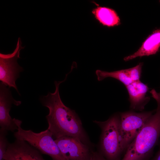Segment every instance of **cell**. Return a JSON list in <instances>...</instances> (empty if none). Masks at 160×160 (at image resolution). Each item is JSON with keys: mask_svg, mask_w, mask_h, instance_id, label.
I'll list each match as a JSON object with an SVG mask.
<instances>
[{"mask_svg": "<svg viewBox=\"0 0 160 160\" xmlns=\"http://www.w3.org/2000/svg\"><path fill=\"white\" fill-rule=\"evenodd\" d=\"M3 83L0 84V129L8 132H14L18 127L15 118L12 119L9 112L13 104L16 106L20 105L21 101H17L12 97L9 88Z\"/></svg>", "mask_w": 160, "mask_h": 160, "instance_id": "ba28073f", "label": "cell"}, {"mask_svg": "<svg viewBox=\"0 0 160 160\" xmlns=\"http://www.w3.org/2000/svg\"><path fill=\"white\" fill-rule=\"evenodd\" d=\"M126 87L129 95L130 110L143 111L150 100L147 95L149 89L147 85L139 81L133 82Z\"/></svg>", "mask_w": 160, "mask_h": 160, "instance_id": "30bf717a", "label": "cell"}, {"mask_svg": "<svg viewBox=\"0 0 160 160\" xmlns=\"http://www.w3.org/2000/svg\"><path fill=\"white\" fill-rule=\"evenodd\" d=\"M92 13L96 19L104 25L111 27L118 25L120 23L119 16L112 9L98 7L94 9Z\"/></svg>", "mask_w": 160, "mask_h": 160, "instance_id": "7c38bea8", "label": "cell"}, {"mask_svg": "<svg viewBox=\"0 0 160 160\" xmlns=\"http://www.w3.org/2000/svg\"><path fill=\"white\" fill-rule=\"evenodd\" d=\"M94 154L96 160H106L100 153L95 152Z\"/></svg>", "mask_w": 160, "mask_h": 160, "instance_id": "2e32d148", "label": "cell"}, {"mask_svg": "<svg viewBox=\"0 0 160 160\" xmlns=\"http://www.w3.org/2000/svg\"><path fill=\"white\" fill-rule=\"evenodd\" d=\"M143 65V63H140L134 67L125 69L127 73L132 82L140 81Z\"/></svg>", "mask_w": 160, "mask_h": 160, "instance_id": "5bb4252c", "label": "cell"}, {"mask_svg": "<svg viewBox=\"0 0 160 160\" xmlns=\"http://www.w3.org/2000/svg\"><path fill=\"white\" fill-rule=\"evenodd\" d=\"M160 47V29H157L147 37L137 51L125 57L124 60L126 61L137 57L155 54L159 51Z\"/></svg>", "mask_w": 160, "mask_h": 160, "instance_id": "8fae6325", "label": "cell"}, {"mask_svg": "<svg viewBox=\"0 0 160 160\" xmlns=\"http://www.w3.org/2000/svg\"><path fill=\"white\" fill-rule=\"evenodd\" d=\"M92 160H96L95 158V156L94 153V156H93V158Z\"/></svg>", "mask_w": 160, "mask_h": 160, "instance_id": "ac0fdd59", "label": "cell"}, {"mask_svg": "<svg viewBox=\"0 0 160 160\" xmlns=\"http://www.w3.org/2000/svg\"></svg>", "mask_w": 160, "mask_h": 160, "instance_id": "d6986e66", "label": "cell"}, {"mask_svg": "<svg viewBox=\"0 0 160 160\" xmlns=\"http://www.w3.org/2000/svg\"><path fill=\"white\" fill-rule=\"evenodd\" d=\"M160 137V103L127 147L121 160H147Z\"/></svg>", "mask_w": 160, "mask_h": 160, "instance_id": "7a4b0ae2", "label": "cell"}, {"mask_svg": "<svg viewBox=\"0 0 160 160\" xmlns=\"http://www.w3.org/2000/svg\"><path fill=\"white\" fill-rule=\"evenodd\" d=\"M119 113H116L107 120L94 122L101 129L100 147L101 153L106 160H119L124 151L120 128Z\"/></svg>", "mask_w": 160, "mask_h": 160, "instance_id": "3957f363", "label": "cell"}, {"mask_svg": "<svg viewBox=\"0 0 160 160\" xmlns=\"http://www.w3.org/2000/svg\"><path fill=\"white\" fill-rule=\"evenodd\" d=\"M97 80L101 81L108 77L116 79L123 84L125 86L133 82L127 73L125 69L112 72H108L100 70L95 71Z\"/></svg>", "mask_w": 160, "mask_h": 160, "instance_id": "4fadbf2b", "label": "cell"}, {"mask_svg": "<svg viewBox=\"0 0 160 160\" xmlns=\"http://www.w3.org/2000/svg\"><path fill=\"white\" fill-rule=\"evenodd\" d=\"M7 132L0 129V160H3L9 143L7 137Z\"/></svg>", "mask_w": 160, "mask_h": 160, "instance_id": "9a60e30c", "label": "cell"}, {"mask_svg": "<svg viewBox=\"0 0 160 160\" xmlns=\"http://www.w3.org/2000/svg\"><path fill=\"white\" fill-rule=\"evenodd\" d=\"M41 153L26 141L16 139L9 143L3 160H45Z\"/></svg>", "mask_w": 160, "mask_h": 160, "instance_id": "9c48e42d", "label": "cell"}, {"mask_svg": "<svg viewBox=\"0 0 160 160\" xmlns=\"http://www.w3.org/2000/svg\"><path fill=\"white\" fill-rule=\"evenodd\" d=\"M22 42L19 38L16 48L11 53L0 54V80L9 87L14 88L19 93L15 81L19 77V73L23 71V68L17 62L20 50L25 47H22Z\"/></svg>", "mask_w": 160, "mask_h": 160, "instance_id": "8992f818", "label": "cell"}, {"mask_svg": "<svg viewBox=\"0 0 160 160\" xmlns=\"http://www.w3.org/2000/svg\"><path fill=\"white\" fill-rule=\"evenodd\" d=\"M15 121L18 127L17 131L13 134L16 139L26 141L41 153L49 156L53 160H67L53 140L52 133L48 129L36 133L31 130L22 129L21 121L15 119Z\"/></svg>", "mask_w": 160, "mask_h": 160, "instance_id": "277c9868", "label": "cell"}, {"mask_svg": "<svg viewBox=\"0 0 160 160\" xmlns=\"http://www.w3.org/2000/svg\"><path fill=\"white\" fill-rule=\"evenodd\" d=\"M66 77L63 81H55V92H49L40 99L42 105L49 110V113L46 116L48 124L47 129L55 139L63 136H71L90 146L89 140L79 117L74 110L65 105L61 99L59 86Z\"/></svg>", "mask_w": 160, "mask_h": 160, "instance_id": "6da1fadb", "label": "cell"}, {"mask_svg": "<svg viewBox=\"0 0 160 160\" xmlns=\"http://www.w3.org/2000/svg\"><path fill=\"white\" fill-rule=\"evenodd\" d=\"M154 160H160V149Z\"/></svg>", "mask_w": 160, "mask_h": 160, "instance_id": "e0dca14e", "label": "cell"}, {"mask_svg": "<svg viewBox=\"0 0 160 160\" xmlns=\"http://www.w3.org/2000/svg\"><path fill=\"white\" fill-rule=\"evenodd\" d=\"M55 140L67 160H92L93 158L94 152L90 146L77 138L63 136Z\"/></svg>", "mask_w": 160, "mask_h": 160, "instance_id": "52a82bcc", "label": "cell"}, {"mask_svg": "<svg viewBox=\"0 0 160 160\" xmlns=\"http://www.w3.org/2000/svg\"><path fill=\"white\" fill-rule=\"evenodd\" d=\"M156 111L155 110L138 113L130 110L119 113L120 128L124 151Z\"/></svg>", "mask_w": 160, "mask_h": 160, "instance_id": "5b68a950", "label": "cell"}]
</instances>
